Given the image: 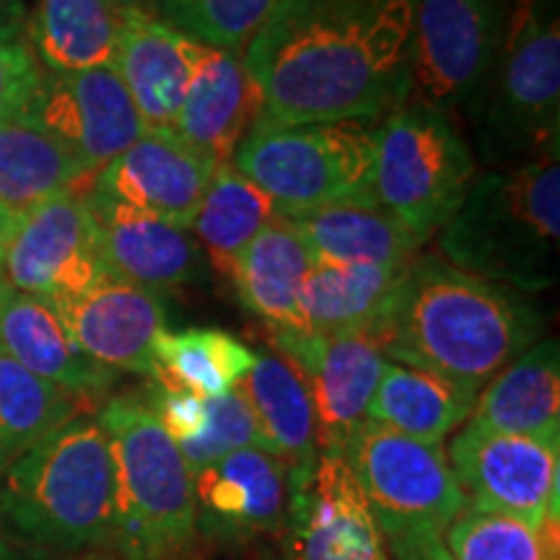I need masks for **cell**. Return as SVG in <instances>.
Instances as JSON below:
<instances>
[{"label":"cell","instance_id":"1","mask_svg":"<svg viewBox=\"0 0 560 560\" xmlns=\"http://www.w3.org/2000/svg\"><path fill=\"white\" fill-rule=\"evenodd\" d=\"M416 0H280L242 52L260 125L380 122L410 96Z\"/></svg>","mask_w":560,"mask_h":560},{"label":"cell","instance_id":"2","mask_svg":"<svg viewBox=\"0 0 560 560\" xmlns=\"http://www.w3.org/2000/svg\"><path fill=\"white\" fill-rule=\"evenodd\" d=\"M542 330L545 317L522 291L470 276L436 255H418L376 338L389 361L478 395Z\"/></svg>","mask_w":560,"mask_h":560},{"label":"cell","instance_id":"3","mask_svg":"<svg viewBox=\"0 0 560 560\" xmlns=\"http://www.w3.org/2000/svg\"><path fill=\"white\" fill-rule=\"evenodd\" d=\"M441 260L522 293L552 289L560 268V153L475 174L436 231Z\"/></svg>","mask_w":560,"mask_h":560},{"label":"cell","instance_id":"4","mask_svg":"<svg viewBox=\"0 0 560 560\" xmlns=\"http://www.w3.org/2000/svg\"><path fill=\"white\" fill-rule=\"evenodd\" d=\"M0 522L42 548L115 540V462L96 416L70 418L3 475Z\"/></svg>","mask_w":560,"mask_h":560},{"label":"cell","instance_id":"5","mask_svg":"<svg viewBox=\"0 0 560 560\" xmlns=\"http://www.w3.org/2000/svg\"><path fill=\"white\" fill-rule=\"evenodd\" d=\"M465 115L486 170L560 153L558 0H511L499 60Z\"/></svg>","mask_w":560,"mask_h":560},{"label":"cell","instance_id":"6","mask_svg":"<svg viewBox=\"0 0 560 560\" xmlns=\"http://www.w3.org/2000/svg\"><path fill=\"white\" fill-rule=\"evenodd\" d=\"M115 462V545L125 560H174L198 535L192 472L143 395L109 397L96 412Z\"/></svg>","mask_w":560,"mask_h":560},{"label":"cell","instance_id":"7","mask_svg":"<svg viewBox=\"0 0 560 560\" xmlns=\"http://www.w3.org/2000/svg\"><path fill=\"white\" fill-rule=\"evenodd\" d=\"M231 164L276 202L278 213L380 202L374 125L369 122H255Z\"/></svg>","mask_w":560,"mask_h":560},{"label":"cell","instance_id":"8","mask_svg":"<svg viewBox=\"0 0 560 560\" xmlns=\"http://www.w3.org/2000/svg\"><path fill=\"white\" fill-rule=\"evenodd\" d=\"M374 192L420 242H431L470 190L478 161L454 115L405 102L374 125Z\"/></svg>","mask_w":560,"mask_h":560},{"label":"cell","instance_id":"9","mask_svg":"<svg viewBox=\"0 0 560 560\" xmlns=\"http://www.w3.org/2000/svg\"><path fill=\"white\" fill-rule=\"evenodd\" d=\"M340 454L384 537L410 532L444 535L467 509L444 444L402 436L366 418L355 425Z\"/></svg>","mask_w":560,"mask_h":560},{"label":"cell","instance_id":"10","mask_svg":"<svg viewBox=\"0 0 560 560\" xmlns=\"http://www.w3.org/2000/svg\"><path fill=\"white\" fill-rule=\"evenodd\" d=\"M509 13L511 0H416L408 102L467 112L499 60Z\"/></svg>","mask_w":560,"mask_h":560},{"label":"cell","instance_id":"11","mask_svg":"<svg viewBox=\"0 0 560 560\" xmlns=\"http://www.w3.org/2000/svg\"><path fill=\"white\" fill-rule=\"evenodd\" d=\"M467 509L493 511L535 527L558 524L560 441L493 433L465 423L446 450Z\"/></svg>","mask_w":560,"mask_h":560},{"label":"cell","instance_id":"12","mask_svg":"<svg viewBox=\"0 0 560 560\" xmlns=\"http://www.w3.org/2000/svg\"><path fill=\"white\" fill-rule=\"evenodd\" d=\"M24 117L45 130L89 177L149 130L115 68L42 70Z\"/></svg>","mask_w":560,"mask_h":560},{"label":"cell","instance_id":"13","mask_svg":"<svg viewBox=\"0 0 560 560\" xmlns=\"http://www.w3.org/2000/svg\"><path fill=\"white\" fill-rule=\"evenodd\" d=\"M86 187L55 195L13 223L0 244V278L13 289L58 301L89 289L102 276Z\"/></svg>","mask_w":560,"mask_h":560},{"label":"cell","instance_id":"14","mask_svg":"<svg viewBox=\"0 0 560 560\" xmlns=\"http://www.w3.org/2000/svg\"><path fill=\"white\" fill-rule=\"evenodd\" d=\"M270 342L310 389L319 454H340L355 425L366 420L371 397L389 363L380 338L371 332L270 330Z\"/></svg>","mask_w":560,"mask_h":560},{"label":"cell","instance_id":"15","mask_svg":"<svg viewBox=\"0 0 560 560\" xmlns=\"http://www.w3.org/2000/svg\"><path fill=\"white\" fill-rule=\"evenodd\" d=\"M215 170L213 159L172 128H149L91 177L86 192L190 231Z\"/></svg>","mask_w":560,"mask_h":560},{"label":"cell","instance_id":"16","mask_svg":"<svg viewBox=\"0 0 560 560\" xmlns=\"http://www.w3.org/2000/svg\"><path fill=\"white\" fill-rule=\"evenodd\" d=\"M50 304L91 361L115 374L151 376L153 346L166 330L161 293L104 270L89 289Z\"/></svg>","mask_w":560,"mask_h":560},{"label":"cell","instance_id":"17","mask_svg":"<svg viewBox=\"0 0 560 560\" xmlns=\"http://www.w3.org/2000/svg\"><path fill=\"white\" fill-rule=\"evenodd\" d=\"M293 560H389L374 511L342 454H319L291 493Z\"/></svg>","mask_w":560,"mask_h":560},{"label":"cell","instance_id":"18","mask_svg":"<svg viewBox=\"0 0 560 560\" xmlns=\"http://www.w3.org/2000/svg\"><path fill=\"white\" fill-rule=\"evenodd\" d=\"M198 529L215 540H249L289 522L291 472L262 446L231 452L192 475Z\"/></svg>","mask_w":560,"mask_h":560},{"label":"cell","instance_id":"19","mask_svg":"<svg viewBox=\"0 0 560 560\" xmlns=\"http://www.w3.org/2000/svg\"><path fill=\"white\" fill-rule=\"evenodd\" d=\"M104 270L156 293L200 283L208 276L206 252L192 231L140 213L136 208L91 198Z\"/></svg>","mask_w":560,"mask_h":560},{"label":"cell","instance_id":"20","mask_svg":"<svg viewBox=\"0 0 560 560\" xmlns=\"http://www.w3.org/2000/svg\"><path fill=\"white\" fill-rule=\"evenodd\" d=\"M0 353L81 402L107 395L120 376L83 353L50 301L13 289L5 278H0Z\"/></svg>","mask_w":560,"mask_h":560},{"label":"cell","instance_id":"21","mask_svg":"<svg viewBox=\"0 0 560 560\" xmlns=\"http://www.w3.org/2000/svg\"><path fill=\"white\" fill-rule=\"evenodd\" d=\"M206 45L179 34L149 11L128 9L115 52V73L149 128H174Z\"/></svg>","mask_w":560,"mask_h":560},{"label":"cell","instance_id":"22","mask_svg":"<svg viewBox=\"0 0 560 560\" xmlns=\"http://www.w3.org/2000/svg\"><path fill=\"white\" fill-rule=\"evenodd\" d=\"M260 117V94L240 52L206 47L174 132L215 164H229Z\"/></svg>","mask_w":560,"mask_h":560},{"label":"cell","instance_id":"23","mask_svg":"<svg viewBox=\"0 0 560 560\" xmlns=\"http://www.w3.org/2000/svg\"><path fill=\"white\" fill-rule=\"evenodd\" d=\"M278 219L310 249L314 262L408 265L423 247L380 202L289 210Z\"/></svg>","mask_w":560,"mask_h":560},{"label":"cell","instance_id":"24","mask_svg":"<svg viewBox=\"0 0 560 560\" xmlns=\"http://www.w3.org/2000/svg\"><path fill=\"white\" fill-rule=\"evenodd\" d=\"M467 423L493 433L560 441V348L537 340L475 397Z\"/></svg>","mask_w":560,"mask_h":560},{"label":"cell","instance_id":"25","mask_svg":"<svg viewBox=\"0 0 560 560\" xmlns=\"http://www.w3.org/2000/svg\"><path fill=\"white\" fill-rule=\"evenodd\" d=\"M236 389L255 416L262 450L289 467L291 488H296L319 457L317 420L301 374L276 350H262L255 353V366Z\"/></svg>","mask_w":560,"mask_h":560},{"label":"cell","instance_id":"26","mask_svg":"<svg viewBox=\"0 0 560 560\" xmlns=\"http://www.w3.org/2000/svg\"><path fill=\"white\" fill-rule=\"evenodd\" d=\"M408 265L314 262L299 291L304 332L380 335Z\"/></svg>","mask_w":560,"mask_h":560},{"label":"cell","instance_id":"27","mask_svg":"<svg viewBox=\"0 0 560 560\" xmlns=\"http://www.w3.org/2000/svg\"><path fill=\"white\" fill-rule=\"evenodd\" d=\"M125 11L112 0H37L26 42L47 73L112 68Z\"/></svg>","mask_w":560,"mask_h":560},{"label":"cell","instance_id":"28","mask_svg":"<svg viewBox=\"0 0 560 560\" xmlns=\"http://www.w3.org/2000/svg\"><path fill=\"white\" fill-rule=\"evenodd\" d=\"M91 177L30 117L0 125V244L13 223Z\"/></svg>","mask_w":560,"mask_h":560},{"label":"cell","instance_id":"29","mask_svg":"<svg viewBox=\"0 0 560 560\" xmlns=\"http://www.w3.org/2000/svg\"><path fill=\"white\" fill-rule=\"evenodd\" d=\"M312 265L310 249L278 219L249 242L231 268L229 280L242 304L270 330L304 332L299 317V291Z\"/></svg>","mask_w":560,"mask_h":560},{"label":"cell","instance_id":"30","mask_svg":"<svg viewBox=\"0 0 560 560\" xmlns=\"http://www.w3.org/2000/svg\"><path fill=\"white\" fill-rule=\"evenodd\" d=\"M475 397L478 395L429 371L389 361L371 397L366 418L402 436L444 444L450 433L467 423Z\"/></svg>","mask_w":560,"mask_h":560},{"label":"cell","instance_id":"31","mask_svg":"<svg viewBox=\"0 0 560 560\" xmlns=\"http://www.w3.org/2000/svg\"><path fill=\"white\" fill-rule=\"evenodd\" d=\"M255 366V350L234 335L213 327L172 332L166 327L153 346L151 382L161 389L221 397L236 389Z\"/></svg>","mask_w":560,"mask_h":560},{"label":"cell","instance_id":"32","mask_svg":"<svg viewBox=\"0 0 560 560\" xmlns=\"http://www.w3.org/2000/svg\"><path fill=\"white\" fill-rule=\"evenodd\" d=\"M272 221H278L276 202L229 161L210 179L190 231L206 260L229 278L242 252Z\"/></svg>","mask_w":560,"mask_h":560},{"label":"cell","instance_id":"33","mask_svg":"<svg viewBox=\"0 0 560 560\" xmlns=\"http://www.w3.org/2000/svg\"><path fill=\"white\" fill-rule=\"evenodd\" d=\"M81 400L0 353V478L42 439L79 416Z\"/></svg>","mask_w":560,"mask_h":560},{"label":"cell","instance_id":"34","mask_svg":"<svg viewBox=\"0 0 560 560\" xmlns=\"http://www.w3.org/2000/svg\"><path fill=\"white\" fill-rule=\"evenodd\" d=\"M441 537L454 560H558V524L535 527L493 511L465 509Z\"/></svg>","mask_w":560,"mask_h":560},{"label":"cell","instance_id":"35","mask_svg":"<svg viewBox=\"0 0 560 560\" xmlns=\"http://www.w3.org/2000/svg\"><path fill=\"white\" fill-rule=\"evenodd\" d=\"M280 0H153L151 13L206 47L244 52Z\"/></svg>","mask_w":560,"mask_h":560},{"label":"cell","instance_id":"36","mask_svg":"<svg viewBox=\"0 0 560 560\" xmlns=\"http://www.w3.org/2000/svg\"><path fill=\"white\" fill-rule=\"evenodd\" d=\"M262 446L260 429L252 416L247 400L240 389H231L221 397H208V423L200 436L179 444L190 472L206 470L208 465L226 457L231 452Z\"/></svg>","mask_w":560,"mask_h":560},{"label":"cell","instance_id":"37","mask_svg":"<svg viewBox=\"0 0 560 560\" xmlns=\"http://www.w3.org/2000/svg\"><path fill=\"white\" fill-rule=\"evenodd\" d=\"M42 66L24 34H0V125L16 120L39 86Z\"/></svg>","mask_w":560,"mask_h":560},{"label":"cell","instance_id":"38","mask_svg":"<svg viewBox=\"0 0 560 560\" xmlns=\"http://www.w3.org/2000/svg\"><path fill=\"white\" fill-rule=\"evenodd\" d=\"M145 402L151 405L153 416L161 423L174 444H185L195 436H200L202 429L208 423V400L206 397L192 395V392H179V389H161L156 384H151L143 392Z\"/></svg>","mask_w":560,"mask_h":560},{"label":"cell","instance_id":"39","mask_svg":"<svg viewBox=\"0 0 560 560\" xmlns=\"http://www.w3.org/2000/svg\"><path fill=\"white\" fill-rule=\"evenodd\" d=\"M384 540L389 545V560H454L439 532H410Z\"/></svg>","mask_w":560,"mask_h":560},{"label":"cell","instance_id":"40","mask_svg":"<svg viewBox=\"0 0 560 560\" xmlns=\"http://www.w3.org/2000/svg\"><path fill=\"white\" fill-rule=\"evenodd\" d=\"M26 32V5L24 0H0V34Z\"/></svg>","mask_w":560,"mask_h":560},{"label":"cell","instance_id":"41","mask_svg":"<svg viewBox=\"0 0 560 560\" xmlns=\"http://www.w3.org/2000/svg\"><path fill=\"white\" fill-rule=\"evenodd\" d=\"M0 560H42V558L32 556V552H26V550L13 548L11 542L0 540Z\"/></svg>","mask_w":560,"mask_h":560},{"label":"cell","instance_id":"42","mask_svg":"<svg viewBox=\"0 0 560 560\" xmlns=\"http://www.w3.org/2000/svg\"><path fill=\"white\" fill-rule=\"evenodd\" d=\"M112 3H117L120 9H138V11H149L151 13L153 0H112Z\"/></svg>","mask_w":560,"mask_h":560},{"label":"cell","instance_id":"43","mask_svg":"<svg viewBox=\"0 0 560 560\" xmlns=\"http://www.w3.org/2000/svg\"><path fill=\"white\" fill-rule=\"evenodd\" d=\"M94 560H107V558H94Z\"/></svg>","mask_w":560,"mask_h":560}]
</instances>
